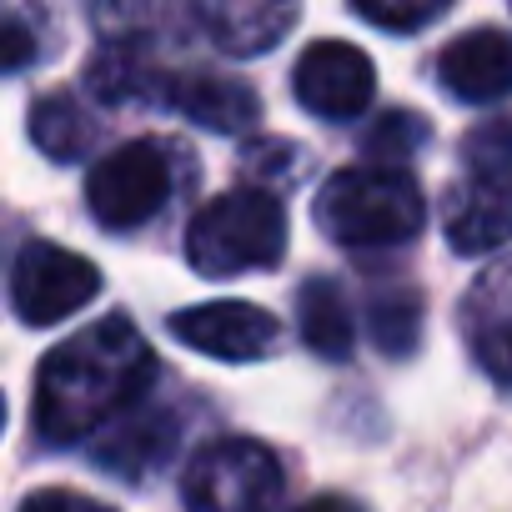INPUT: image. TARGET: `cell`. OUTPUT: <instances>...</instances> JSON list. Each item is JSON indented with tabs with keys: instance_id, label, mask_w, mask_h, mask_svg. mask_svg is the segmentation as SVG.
Returning a JSON list of instances; mask_svg holds the SVG:
<instances>
[{
	"instance_id": "11",
	"label": "cell",
	"mask_w": 512,
	"mask_h": 512,
	"mask_svg": "<svg viewBox=\"0 0 512 512\" xmlns=\"http://www.w3.org/2000/svg\"><path fill=\"white\" fill-rule=\"evenodd\" d=\"M161 106L181 111L191 126H206L216 136H241L262 116L256 91L236 76H211V71H171Z\"/></svg>"
},
{
	"instance_id": "27",
	"label": "cell",
	"mask_w": 512,
	"mask_h": 512,
	"mask_svg": "<svg viewBox=\"0 0 512 512\" xmlns=\"http://www.w3.org/2000/svg\"><path fill=\"white\" fill-rule=\"evenodd\" d=\"M0 427H6V397H0Z\"/></svg>"
},
{
	"instance_id": "16",
	"label": "cell",
	"mask_w": 512,
	"mask_h": 512,
	"mask_svg": "<svg viewBox=\"0 0 512 512\" xmlns=\"http://www.w3.org/2000/svg\"><path fill=\"white\" fill-rule=\"evenodd\" d=\"M31 141L51 161H81L91 151V141H96V126H91V116L81 111L76 96L51 91V96H41L31 106Z\"/></svg>"
},
{
	"instance_id": "20",
	"label": "cell",
	"mask_w": 512,
	"mask_h": 512,
	"mask_svg": "<svg viewBox=\"0 0 512 512\" xmlns=\"http://www.w3.org/2000/svg\"><path fill=\"white\" fill-rule=\"evenodd\" d=\"M467 312L477 317V327H512V256H507V262H497L477 282Z\"/></svg>"
},
{
	"instance_id": "13",
	"label": "cell",
	"mask_w": 512,
	"mask_h": 512,
	"mask_svg": "<svg viewBox=\"0 0 512 512\" xmlns=\"http://www.w3.org/2000/svg\"><path fill=\"white\" fill-rule=\"evenodd\" d=\"M91 16L106 41L146 51L151 41H186L201 26V6H191V0H96Z\"/></svg>"
},
{
	"instance_id": "8",
	"label": "cell",
	"mask_w": 512,
	"mask_h": 512,
	"mask_svg": "<svg viewBox=\"0 0 512 512\" xmlns=\"http://www.w3.org/2000/svg\"><path fill=\"white\" fill-rule=\"evenodd\" d=\"M171 337L216 362H256L277 347L282 327L256 302H201L171 317Z\"/></svg>"
},
{
	"instance_id": "6",
	"label": "cell",
	"mask_w": 512,
	"mask_h": 512,
	"mask_svg": "<svg viewBox=\"0 0 512 512\" xmlns=\"http://www.w3.org/2000/svg\"><path fill=\"white\" fill-rule=\"evenodd\" d=\"M101 297V272L81 251H66L56 241H31L16 256L11 272V302L26 327H56L91 307Z\"/></svg>"
},
{
	"instance_id": "3",
	"label": "cell",
	"mask_w": 512,
	"mask_h": 512,
	"mask_svg": "<svg viewBox=\"0 0 512 512\" xmlns=\"http://www.w3.org/2000/svg\"><path fill=\"white\" fill-rule=\"evenodd\" d=\"M317 221L337 246H402L427 226L417 181L397 166H347L317 191Z\"/></svg>"
},
{
	"instance_id": "26",
	"label": "cell",
	"mask_w": 512,
	"mask_h": 512,
	"mask_svg": "<svg viewBox=\"0 0 512 512\" xmlns=\"http://www.w3.org/2000/svg\"><path fill=\"white\" fill-rule=\"evenodd\" d=\"M292 512H362L352 497H337V492H327V497H312V502H302V507H292Z\"/></svg>"
},
{
	"instance_id": "2",
	"label": "cell",
	"mask_w": 512,
	"mask_h": 512,
	"mask_svg": "<svg viewBox=\"0 0 512 512\" xmlns=\"http://www.w3.org/2000/svg\"><path fill=\"white\" fill-rule=\"evenodd\" d=\"M282 251L287 206L267 186H231L226 196H211L186 226V262L211 282L277 267Z\"/></svg>"
},
{
	"instance_id": "17",
	"label": "cell",
	"mask_w": 512,
	"mask_h": 512,
	"mask_svg": "<svg viewBox=\"0 0 512 512\" xmlns=\"http://www.w3.org/2000/svg\"><path fill=\"white\" fill-rule=\"evenodd\" d=\"M367 317H372V342L387 357H412L417 352V337H422V302H417V292H402V287L377 292Z\"/></svg>"
},
{
	"instance_id": "25",
	"label": "cell",
	"mask_w": 512,
	"mask_h": 512,
	"mask_svg": "<svg viewBox=\"0 0 512 512\" xmlns=\"http://www.w3.org/2000/svg\"><path fill=\"white\" fill-rule=\"evenodd\" d=\"M287 156H297L292 141H256V146H246V171L251 176H272L277 166H287Z\"/></svg>"
},
{
	"instance_id": "18",
	"label": "cell",
	"mask_w": 512,
	"mask_h": 512,
	"mask_svg": "<svg viewBox=\"0 0 512 512\" xmlns=\"http://www.w3.org/2000/svg\"><path fill=\"white\" fill-rule=\"evenodd\" d=\"M422 146H427V121L417 111H387L367 131V141H362V151L372 156V166H397V161L417 156Z\"/></svg>"
},
{
	"instance_id": "4",
	"label": "cell",
	"mask_w": 512,
	"mask_h": 512,
	"mask_svg": "<svg viewBox=\"0 0 512 512\" xmlns=\"http://www.w3.org/2000/svg\"><path fill=\"white\" fill-rule=\"evenodd\" d=\"M186 512H272L282 497V462L251 437L206 442L181 482Z\"/></svg>"
},
{
	"instance_id": "23",
	"label": "cell",
	"mask_w": 512,
	"mask_h": 512,
	"mask_svg": "<svg viewBox=\"0 0 512 512\" xmlns=\"http://www.w3.org/2000/svg\"><path fill=\"white\" fill-rule=\"evenodd\" d=\"M477 362L492 382L512 387V327H477Z\"/></svg>"
},
{
	"instance_id": "19",
	"label": "cell",
	"mask_w": 512,
	"mask_h": 512,
	"mask_svg": "<svg viewBox=\"0 0 512 512\" xmlns=\"http://www.w3.org/2000/svg\"><path fill=\"white\" fill-rule=\"evenodd\" d=\"M352 6H357V16H362L367 26L407 36V31L432 26V21L452 6V0H352Z\"/></svg>"
},
{
	"instance_id": "14",
	"label": "cell",
	"mask_w": 512,
	"mask_h": 512,
	"mask_svg": "<svg viewBox=\"0 0 512 512\" xmlns=\"http://www.w3.org/2000/svg\"><path fill=\"white\" fill-rule=\"evenodd\" d=\"M171 447H176V422L166 412H136V417L121 412L111 422V432L96 442V462L136 482V477L156 472L171 457Z\"/></svg>"
},
{
	"instance_id": "9",
	"label": "cell",
	"mask_w": 512,
	"mask_h": 512,
	"mask_svg": "<svg viewBox=\"0 0 512 512\" xmlns=\"http://www.w3.org/2000/svg\"><path fill=\"white\" fill-rule=\"evenodd\" d=\"M442 231L457 256H482L512 241V171H472L442 201Z\"/></svg>"
},
{
	"instance_id": "10",
	"label": "cell",
	"mask_w": 512,
	"mask_h": 512,
	"mask_svg": "<svg viewBox=\"0 0 512 512\" xmlns=\"http://www.w3.org/2000/svg\"><path fill=\"white\" fill-rule=\"evenodd\" d=\"M437 81L462 106H497L512 96V36L482 26L442 46Z\"/></svg>"
},
{
	"instance_id": "21",
	"label": "cell",
	"mask_w": 512,
	"mask_h": 512,
	"mask_svg": "<svg viewBox=\"0 0 512 512\" xmlns=\"http://www.w3.org/2000/svg\"><path fill=\"white\" fill-rule=\"evenodd\" d=\"M462 156H467V166H472V171H512V121H507V116H497V121H487V126L467 131Z\"/></svg>"
},
{
	"instance_id": "15",
	"label": "cell",
	"mask_w": 512,
	"mask_h": 512,
	"mask_svg": "<svg viewBox=\"0 0 512 512\" xmlns=\"http://www.w3.org/2000/svg\"><path fill=\"white\" fill-rule=\"evenodd\" d=\"M297 317H302V342L327 357V362H347L352 342H357V322H352V302L342 297V287L332 277H312L297 292Z\"/></svg>"
},
{
	"instance_id": "1",
	"label": "cell",
	"mask_w": 512,
	"mask_h": 512,
	"mask_svg": "<svg viewBox=\"0 0 512 512\" xmlns=\"http://www.w3.org/2000/svg\"><path fill=\"white\" fill-rule=\"evenodd\" d=\"M156 377L146 337L126 317H101L46 352L36 372V432L56 447L106 432Z\"/></svg>"
},
{
	"instance_id": "5",
	"label": "cell",
	"mask_w": 512,
	"mask_h": 512,
	"mask_svg": "<svg viewBox=\"0 0 512 512\" xmlns=\"http://www.w3.org/2000/svg\"><path fill=\"white\" fill-rule=\"evenodd\" d=\"M171 196V161L161 141H126L86 176V206L106 231L146 226Z\"/></svg>"
},
{
	"instance_id": "7",
	"label": "cell",
	"mask_w": 512,
	"mask_h": 512,
	"mask_svg": "<svg viewBox=\"0 0 512 512\" xmlns=\"http://www.w3.org/2000/svg\"><path fill=\"white\" fill-rule=\"evenodd\" d=\"M292 91H297V101L312 116H322V121H352V116H362L372 106L377 71H372L367 51H357L347 41H312L297 56Z\"/></svg>"
},
{
	"instance_id": "12",
	"label": "cell",
	"mask_w": 512,
	"mask_h": 512,
	"mask_svg": "<svg viewBox=\"0 0 512 512\" xmlns=\"http://www.w3.org/2000/svg\"><path fill=\"white\" fill-rule=\"evenodd\" d=\"M302 0H201V31L226 56H262L297 26Z\"/></svg>"
},
{
	"instance_id": "22",
	"label": "cell",
	"mask_w": 512,
	"mask_h": 512,
	"mask_svg": "<svg viewBox=\"0 0 512 512\" xmlns=\"http://www.w3.org/2000/svg\"><path fill=\"white\" fill-rule=\"evenodd\" d=\"M36 51H41V41H36V31H31L26 16L0 21V71H21V66H31Z\"/></svg>"
},
{
	"instance_id": "24",
	"label": "cell",
	"mask_w": 512,
	"mask_h": 512,
	"mask_svg": "<svg viewBox=\"0 0 512 512\" xmlns=\"http://www.w3.org/2000/svg\"><path fill=\"white\" fill-rule=\"evenodd\" d=\"M21 512H116V507H106L86 492H71V487H41L21 502Z\"/></svg>"
}]
</instances>
